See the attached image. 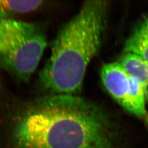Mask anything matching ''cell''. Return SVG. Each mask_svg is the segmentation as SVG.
Listing matches in <instances>:
<instances>
[{
  "label": "cell",
  "mask_w": 148,
  "mask_h": 148,
  "mask_svg": "<svg viewBox=\"0 0 148 148\" xmlns=\"http://www.w3.org/2000/svg\"><path fill=\"white\" fill-rule=\"evenodd\" d=\"M119 63L129 76L142 86L148 103V62L136 54L125 53Z\"/></svg>",
  "instance_id": "5b68a950"
},
{
  "label": "cell",
  "mask_w": 148,
  "mask_h": 148,
  "mask_svg": "<svg viewBox=\"0 0 148 148\" xmlns=\"http://www.w3.org/2000/svg\"><path fill=\"white\" fill-rule=\"evenodd\" d=\"M103 85L109 94L123 107L130 90V76L119 62L106 64L101 69Z\"/></svg>",
  "instance_id": "277c9868"
},
{
  "label": "cell",
  "mask_w": 148,
  "mask_h": 148,
  "mask_svg": "<svg viewBox=\"0 0 148 148\" xmlns=\"http://www.w3.org/2000/svg\"><path fill=\"white\" fill-rule=\"evenodd\" d=\"M125 53H132L148 62V16L136 27L124 46Z\"/></svg>",
  "instance_id": "8992f818"
},
{
  "label": "cell",
  "mask_w": 148,
  "mask_h": 148,
  "mask_svg": "<svg viewBox=\"0 0 148 148\" xmlns=\"http://www.w3.org/2000/svg\"><path fill=\"white\" fill-rule=\"evenodd\" d=\"M145 119V123L147 125V126L148 127V112L147 113V114L146 115V116H145V117L144 118Z\"/></svg>",
  "instance_id": "9c48e42d"
},
{
  "label": "cell",
  "mask_w": 148,
  "mask_h": 148,
  "mask_svg": "<svg viewBox=\"0 0 148 148\" xmlns=\"http://www.w3.org/2000/svg\"><path fill=\"white\" fill-rule=\"evenodd\" d=\"M42 1H0V21L35 10Z\"/></svg>",
  "instance_id": "ba28073f"
},
{
  "label": "cell",
  "mask_w": 148,
  "mask_h": 148,
  "mask_svg": "<svg viewBox=\"0 0 148 148\" xmlns=\"http://www.w3.org/2000/svg\"><path fill=\"white\" fill-rule=\"evenodd\" d=\"M108 7L106 1H85L79 12L60 28L40 74L43 88L56 95L79 92L87 68L102 44Z\"/></svg>",
  "instance_id": "7a4b0ae2"
},
{
  "label": "cell",
  "mask_w": 148,
  "mask_h": 148,
  "mask_svg": "<svg viewBox=\"0 0 148 148\" xmlns=\"http://www.w3.org/2000/svg\"><path fill=\"white\" fill-rule=\"evenodd\" d=\"M47 46L46 35L35 24L0 21V68L23 82L30 79Z\"/></svg>",
  "instance_id": "3957f363"
},
{
  "label": "cell",
  "mask_w": 148,
  "mask_h": 148,
  "mask_svg": "<svg viewBox=\"0 0 148 148\" xmlns=\"http://www.w3.org/2000/svg\"><path fill=\"white\" fill-rule=\"evenodd\" d=\"M130 77V90L124 108L136 116L144 118L148 113L145 93L137 80L131 76Z\"/></svg>",
  "instance_id": "52a82bcc"
},
{
  "label": "cell",
  "mask_w": 148,
  "mask_h": 148,
  "mask_svg": "<svg viewBox=\"0 0 148 148\" xmlns=\"http://www.w3.org/2000/svg\"><path fill=\"white\" fill-rule=\"evenodd\" d=\"M111 122L95 103L73 95L33 101L12 131L14 148H114Z\"/></svg>",
  "instance_id": "6da1fadb"
}]
</instances>
